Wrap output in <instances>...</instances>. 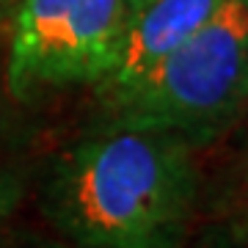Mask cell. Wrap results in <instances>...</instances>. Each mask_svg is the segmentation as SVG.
Segmentation results:
<instances>
[{
    "instance_id": "11",
    "label": "cell",
    "mask_w": 248,
    "mask_h": 248,
    "mask_svg": "<svg viewBox=\"0 0 248 248\" xmlns=\"http://www.w3.org/2000/svg\"><path fill=\"white\" fill-rule=\"evenodd\" d=\"M246 3H248V0H246Z\"/></svg>"
},
{
    "instance_id": "8",
    "label": "cell",
    "mask_w": 248,
    "mask_h": 248,
    "mask_svg": "<svg viewBox=\"0 0 248 248\" xmlns=\"http://www.w3.org/2000/svg\"><path fill=\"white\" fill-rule=\"evenodd\" d=\"M229 232L237 237V243L243 248H248V218H243V221H234L229 223Z\"/></svg>"
},
{
    "instance_id": "1",
    "label": "cell",
    "mask_w": 248,
    "mask_h": 248,
    "mask_svg": "<svg viewBox=\"0 0 248 248\" xmlns=\"http://www.w3.org/2000/svg\"><path fill=\"white\" fill-rule=\"evenodd\" d=\"M196 202L193 146L122 124L58 155L39 193L42 215L78 248H185Z\"/></svg>"
},
{
    "instance_id": "6",
    "label": "cell",
    "mask_w": 248,
    "mask_h": 248,
    "mask_svg": "<svg viewBox=\"0 0 248 248\" xmlns=\"http://www.w3.org/2000/svg\"><path fill=\"white\" fill-rule=\"evenodd\" d=\"M190 248H243V246H240L237 237L229 232V226H221V229L204 232Z\"/></svg>"
},
{
    "instance_id": "4",
    "label": "cell",
    "mask_w": 248,
    "mask_h": 248,
    "mask_svg": "<svg viewBox=\"0 0 248 248\" xmlns=\"http://www.w3.org/2000/svg\"><path fill=\"white\" fill-rule=\"evenodd\" d=\"M223 3L226 0H155L141 14H135L124 39L122 58L102 80L105 102L143 83L169 55L199 33Z\"/></svg>"
},
{
    "instance_id": "10",
    "label": "cell",
    "mask_w": 248,
    "mask_h": 248,
    "mask_svg": "<svg viewBox=\"0 0 248 248\" xmlns=\"http://www.w3.org/2000/svg\"><path fill=\"white\" fill-rule=\"evenodd\" d=\"M246 108H248V102H246Z\"/></svg>"
},
{
    "instance_id": "2",
    "label": "cell",
    "mask_w": 248,
    "mask_h": 248,
    "mask_svg": "<svg viewBox=\"0 0 248 248\" xmlns=\"http://www.w3.org/2000/svg\"><path fill=\"white\" fill-rule=\"evenodd\" d=\"M248 102V3L226 0L215 17L138 83L108 99L110 122L185 138L215 141Z\"/></svg>"
},
{
    "instance_id": "7",
    "label": "cell",
    "mask_w": 248,
    "mask_h": 248,
    "mask_svg": "<svg viewBox=\"0 0 248 248\" xmlns=\"http://www.w3.org/2000/svg\"><path fill=\"white\" fill-rule=\"evenodd\" d=\"M0 248H63L58 243H50V240H42V237H17L11 243H3Z\"/></svg>"
},
{
    "instance_id": "5",
    "label": "cell",
    "mask_w": 248,
    "mask_h": 248,
    "mask_svg": "<svg viewBox=\"0 0 248 248\" xmlns=\"http://www.w3.org/2000/svg\"><path fill=\"white\" fill-rule=\"evenodd\" d=\"M22 193H25V177L19 171L0 169V223L17 210Z\"/></svg>"
},
{
    "instance_id": "9",
    "label": "cell",
    "mask_w": 248,
    "mask_h": 248,
    "mask_svg": "<svg viewBox=\"0 0 248 248\" xmlns=\"http://www.w3.org/2000/svg\"><path fill=\"white\" fill-rule=\"evenodd\" d=\"M127 3H130V9H133V14H141V11L146 9L149 3H155V0H127Z\"/></svg>"
},
{
    "instance_id": "3",
    "label": "cell",
    "mask_w": 248,
    "mask_h": 248,
    "mask_svg": "<svg viewBox=\"0 0 248 248\" xmlns=\"http://www.w3.org/2000/svg\"><path fill=\"white\" fill-rule=\"evenodd\" d=\"M133 17L127 0H22L11 25V94L102 83L122 58Z\"/></svg>"
}]
</instances>
